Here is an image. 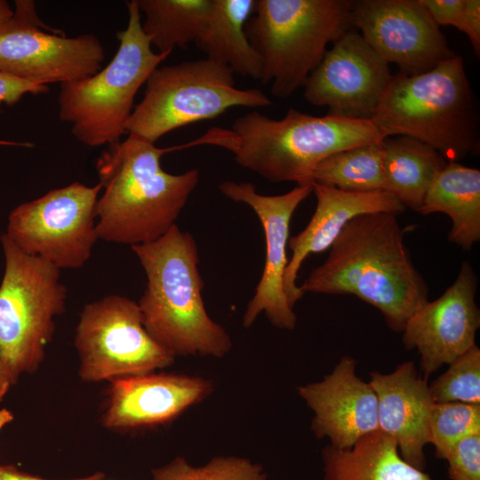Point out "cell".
I'll return each mask as SVG.
<instances>
[{
	"mask_svg": "<svg viewBox=\"0 0 480 480\" xmlns=\"http://www.w3.org/2000/svg\"><path fill=\"white\" fill-rule=\"evenodd\" d=\"M396 216L372 213L351 220L324 262L300 285L302 293L355 295L378 308L390 329L402 332L428 301V286L412 262Z\"/></svg>",
	"mask_w": 480,
	"mask_h": 480,
	"instance_id": "1",
	"label": "cell"
},
{
	"mask_svg": "<svg viewBox=\"0 0 480 480\" xmlns=\"http://www.w3.org/2000/svg\"><path fill=\"white\" fill-rule=\"evenodd\" d=\"M182 148H157L132 134L107 146L95 164L103 189L97 202L99 239L132 246L156 240L176 224L200 173L167 172L161 157Z\"/></svg>",
	"mask_w": 480,
	"mask_h": 480,
	"instance_id": "2",
	"label": "cell"
},
{
	"mask_svg": "<svg viewBox=\"0 0 480 480\" xmlns=\"http://www.w3.org/2000/svg\"><path fill=\"white\" fill-rule=\"evenodd\" d=\"M384 138L372 120L315 116L290 108L281 119L250 111L230 128H212L191 144L225 148L240 166L269 181L312 185L316 167L326 157Z\"/></svg>",
	"mask_w": 480,
	"mask_h": 480,
	"instance_id": "3",
	"label": "cell"
},
{
	"mask_svg": "<svg viewBox=\"0 0 480 480\" xmlns=\"http://www.w3.org/2000/svg\"><path fill=\"white\" fill-rule=\"evenodd\" d=\"M131 247L147 277L138 305L151 337L174 357L226 356L232 341L205 309L193 236L175 224L156 240Z\"/></svg>",
	"mask_w": 480,
	"mask_h": 480,
	"instance_id": "4",
	"label": "cell"
},
{
	"mask_svg": "<svg viewBox=\"0 0 480 480\" xmlns=\"http://www.w3.org/2000/svg\"><path fill=\"white\" fill-rule=\"evenodd\" d=\"M372 121L386 137L414 138L448 162L479 152L478 108L457 54L420 75H392Z\"/></svg>",
	"mask_w": 480,
	"mask_h": 480,
	"instance_id": "5",
	"label": "cell"
},
{
	"mask_svg": "<svg viewBox=\"0 0 480 480\" xmlns=\"http://www.w3.org/2000/svg\"><path fill=\"white\" fill-rule=\"evenodd\" d=\"M351 0H255L245 24L261 61L262 84L291 97L323 60L330 44L353 28Z\"/></svg>",
	"mask_w": 480,
	"mask_h": 480,
	"instance_id": "6",
	"label": "cell"
},
{
	"mask_svg": "<svg viewBox=\"0 0 480 480\" xmlns=\"http://www.w3.org/2000/svg\"><path fill=\"white\" fill-rule=\"evenodd\" d=\"M126 6L127 27L116 33L119 45L110 62L91 76L60 84V119L70 124L75 138L88 147L120 141L138 91L172 53L153 51L137 0Z\"/></svg>",
	"mask_w": 480,
	"mask_h": 480,
	"instance_id": "7",
	"label": "cell"
},
{
	"mask_svg": "<svg viewBox=\"0 0 480 480\" xmlns=\"http://www.w3.org/2000/svg\"><path fill=\"white\" fill-rule=\"evenodd\" d=\"M273 101L256 88L239 89L232 70L208 58L159 66L126 124L129 134L156 143L164 134L214 119L236 107L260 108Z\"/></svg>",
	"mask_w": 480,
	"mask_h": 480,
	"instance_id": "8",
	"label": "cell"
},
{
	"mask_svg": "<svg viewBox=\"0 0 480 480\" xmlns=\"http://www.w3.org/2000/svg\"><path fill=\"white\" fill-rule=\"evenodd\" d=\"M1 242L5 268L0 284V358L17 382L44 361L55 318L65 311L67 289L56 266L25 253L5 234Z\"/></svg>",
	"mask_w": 480,
	"mask_h": 480,
	"instance_id": "9",
	"label": "cell"
},
{
	"mask_svg": "<svg viewBox=\"0 0 480 480\" xmlns=\"http://www.w3.org/2000/svg\"><path fill=\"white\" fill-rule=\"evenodd\" d=\"M74 344L86 382L152 373L175 359L147 332L138 302L116 294L84 305Z\"/></svg>",
	"mask_w": 480,
	"mask_h": 480,
	"instance_id": "10",
	"label": "cell"
},
{
	"mask_svg": "<svg viewBox=\"0 0 480 480\" xmlns=\"http://www.w3.org/2000/svg\"><path fill=\"white\" fill-rule=\"evenodd\" d=\"M101 186L75 181L23 203L8 218L5 235L27 254L59 269L82 268L99 239L97 202Z\"/></svg>",
	"mask_w": 480,
	"mask_h": 480,
	"instance_id": "11",
	"label": "cell"
},
{
	"mask_svg": "<svg viewBox=\"0 0 480 480\" xmlns=\"http://www.w3.org/2000/svg\"><path fill=\"white\" fill-rule=\"evenodd\" d=\"M0 23V71L37 84L70 83L97 73L106 59L93 34L67 37L44 24L34 2L16 1Z\"/></svg>",
	"mask_w": 480,
	"mask_h": 480,
	"instance_id": "12",
	"label": "cell"
},
{
	"mask_svg": "<svg viewBox=\"0 0 480 480\" xmlns=\"http://www.w3.org/2000/svg\"><path fill=\"white\" fill-rule=\"evenodd\" d=\"M389 64L353 28L328 49L304 84V99L327 115L372 120L391 80Z\"/></svg>",
	"mask_w": 480,
	"mask_h": 480,
	"instance_id": "13",
	"label": "cell"
},
{
	"mask_svg": "<svg viewBox=\"0 0 480 480\" xmlns=\"http://www.w3.org/2000/svg\"><path fill=\"white\" fill-rule=\"evenodd\" d=\"M352 23L385 61L405 75L425 73L455 55L421 0L353 1Z\"/></svg>",
	"mask_w": 480,
	"mask_h": 480,
	"instance_id": "14",
	"label": "cell"
},
{
	"mask_svg": "<svg viewBox=\"0 0 480 480\" xmlns=\"http://www.w3.org/2000/svg\"><path fill=\"white\" fill-rule=\"evenodd\" d=\"M220 191L228 198L249 205L258 216L265 234L266 259L255 292L248 302L243 325L249 328L264 313L276 327L294 329L296 315L284 291V274L288 263L286 247L293 212L311 192L312 185H297L287 193L261 195L251 182L223 181Z\"/></svg>",
	"mask_w": 480,
	"mask_h": 480,
	"instance_id": "15",
	"label": "cell"
},
{
	"mask_svg": "<svg viewBox=\"0 0 480 480\" xmlns=\"http://www.w3.org/2000/svg\"><path fill=\"white\" fill-rule=\"evenodd\" d=\"M476 287V275L470 262L464 261L452 284L407 321L403 343L407 349L418 350L425 379L476 345L480 326Z\"/></svg>",
	"mask_w": 480,
	"mask_h": 480,
	"instance_id": "16",
	"label": "cell"
},
{
	"mask_svg": "<svg viewBox=\"0 0 480 480\" xmlns=\"http://www.w3.org/2000/svg\"><path fill=\"white\" fill-rule=\"evenodd\" d=\"M356 359L344 356L321 381L298 388L314 412L311 428L315 436L327 437L339 449L349 448L379 430L377 396L371 384L356 375Z\"/></svg>",
	"mask_w": 480,
	"mask_h": 480,
	"instance_id": "17",
	"label": "cell"
},
{
	"mask_svg": "<svg viewBox=\"0 0 480 480\" xmlns=\"http://www.w3.org/2000/svg\"><path fill=\"white\" fill-rule=\"evenodd\" d=\"M212 390L210 380L180 374H140L111 380L102 425L131 429L168 422Z\"/></svg>",
	"mask_w": 480,
	"mask_h": 480,
	"instance_id": "18",
	"label": "cell"
},
{
	"mask_svg": "<svg viewBox=\"0 0 480 480\" xmlns=\"http://www.w3.org/2000/svg\"><path fill=\"white\" fill-rule=\"evenodd\" d=\"M316 198L314 214L306 228L288 240L292 257L284 274V291L289 305L304 295L297 285L299 270L311 253L324 252L331 247L344 227L355 217L372 213H403L405 206L390 193L380 190L351 192L333 187L313 183Z\"/></svg>",
	"mask_w": 480,
	"mask_h": 480,
	"instance_id": "19",
	"label": "cell"
},
{
	"mask_svg": "<svg viewBox=\"0 0 480 480\" xmlns=\"http://www.w3.org/2000/svg\"><path fill=\"white\" fill-rule=\"evenodd\" d=\"M378 402L379 430L396 444L402 458L424 471V446L428 444L429 420L435 402L428 380L420 376L412 361L390 373L371 372L369 381Z\"/></svg>",
	"mask_w": 480,
	"mask_h": 480,
	"instance_id": "20",
	"label": "cell"
},
{
	"mask_svg": "<svg viewBox=\"0 0 480 480\" xmlns=\"http://www.w3.org/2000/svg\"><path fill=\"white\" fill-rule=\"evenodd\" d=\"M255 0H212L196 46L210 60L228 67L234 74L260 80L261 61L246 33Z\"/></svg>",
	"mask_w": 480,
	"mask_h": 480,
	"instance_id": "21",
	"label": "cell"
},
{
	"mask_svg": "<svg viewBox=\"0 0 480 480\" xmlns=\"http://www.w3.org/2000/svg\"><path fill=\"white\" fill-rule=\"evenodd\" d=\"M452 220L448 240L469 251L480 241V170L448 162L431 184L418 211Z\"/></svg>",
	"mask_w": 480,
	"mask_h": 480,
	"instance_id": "22",
	"label": "cell"
},
{
	"mask_svg": "<svg viewBox=\"0 0 480 480\" xmlns=\"http://www.w3.org/2000/svg\"><path fill=\"white\" fill-rule=\"evenodd\" d=\"M322 460L324 480H432L407 463L396 442L380 430L363 436L349 448L326 445Z\"/></svg>",
	"mask_w": 480,
	"mask_h": 480,
	"instance_id": "23",
	"label": "cell"
},
{
	"mask_svg": "<svg viewBox=\"0 0 480 480\" xmlns=\"http://www.w3.org/2000/svg\"><path fill=\"white\" fill-rule=\"evenodd\" d=\"M381 151L385 191L418 212L448 161L431 146L409 136L384 138Z\"/></svg>",
	"mask_w": 480,
	"mask_h": 480,
	"instance_id": "24",
	"label": "cell"
},
{
	"mask_svg": "<svg viewBox=\"0 0 480 480\" xmlns=\"http://www.w3.org/2000/svg\"><path fill=\"white\" fill-rule=\"evenodd\" d=\"M145 15L144 33L158 52L194 43L209 15L212 0H137Z\"/></svg>",
	"mask_w": 480,
	"mask_h": 480,
	"instance_id": "25",
	"label": "cell"
},
{
	"mask_svg": "<svg viewBox=\"0 0 480 480\" xmlns=\"http://www.w3.org/2000/svg\"><path fill=\"white\" fill-rule=\"evenodd\" d=\"M313 183L351 192L385 190L381 141L331 155L316 167Z\"/></svg>",
	"mask_w": 480,
	"mask_h": 480,
	"instance_id": "26",
	"label": "cell"
},
{
	"mask_svg": "<svg viewBox=\"0 0 480 480\" xmlns=\"http://www.w3.org/2000/svg\"><path fill=\"white\" fill-rule=\"evenodd\" d=\"M151 474L153 480H267L260 464L238 456H217L201 467L176 457L166 465L153 468Z\"/></svg>",
	"mask_w": 480,
	"mask_h": 480,
	"instance_id": "27",
	"label": "cell"
},
{
	"mask_svg": "<svg viewBox=\"0 0 480 480\" xmlns=\"http://www.w3.org/2000/svg\"><path fill=\"white\" fill-rule=\"evenodd\" d=\"M480 433V404L459 402L435 403L429 420L428 443L437 458L447 457L462 438Z\"/></svg>",
	"mask_w": 480,
	"mask_h": 480,
	"instance_id": "28",
	"label": "cell"
},
{
	"mask_svg": "<svg viewBox=\"0 0 480 480\" xmlns=\"http://www.w3.org/2000/svg\"><path fill=\"white\" fill-rule=\"evenodd\" d=\"M435 403L480 404V349L475 345L457 357L430 385Z\"/></svg>",
	"mask_w": 480,
	"mask_h": 480,
	"instance_id": "29",
	"label": "cell"
},
{
	"mask_svg": "<svg viewBox=\"0 0 480 480\" xmlns=\"http://www.w3.org/2000/svg\"><path fill=\"white\" fill-rule=\"evenodd\" d=\"M436 23L452 26L469 39L475 54H480L479 0H421Z\"/></svg>",
	"mask_w": 480,
	"mask_h": 480,
	"instance_id": "30",
	"label": "cell"
},
{
	"mask_svg": "<svg viewBox=\"0 0 480 480\" xmlns=\"http://www.w3.org/2000/svg\"><path fill=\"white\" fill-rule=\"evenodd\" d=\"M448 477L452 480H480V433L460 440L449 452Z\"/></svg>",
	"mask_w": 480,
	"mask_h": 480,
	"instance_id": "31",
	"label": "cell"
},
{
	"mask_svg": "<svg viewBox=\"0 0 480 480\" xmlns=\"http://www.w3.org/2000/svg\"><path fill=\"white\" fill-rule=\"evenodd\" d=\"M47 85L37 84L0 71V104L13 105L25 94H41Z\"/></svg>",
	"mask_w": 480,
	"mask_h": 480,
	"instance_id": "32",
	"label": "cell"
},
{
	"mask_svg": "<svg viewBox=\"0 0 480 480\" xmlns=\"http://www.w3.org/2000/svg\"><path fill=\"white\" fill-rule=\"evenodd\" d=\"M104 478H105V474L103 472H96L92 475L86 476L84 477L63 479V480H103ZM0 480H51V479H44L37 476L22 472L19 470L13 465H1L0 464Z\"/></svg>",
	"mask_w": 480,
	"mask_h": 480,
	"instance_id": "33",
	"label": "cell"
},
{
	"mask_svg": "<svg viewBox=\"0 0 480 480\" xmlns=\"http://www.w3.org/2000/svg\"><path fill=\"white\" fill-rule=\"evenodd\" d=\"M15 383L8 367L0 358V401L3 400L10 387Z\"/></svg>",
	"mask_w": 480,
	"mask_h": 480,
	"instance_id": "34",
	"label": "cell"
},
{
	"mask_svg": "<svg viewBox=\"0 0 480 480\" xmlns=\"http://www.w3.org/2000/svg\"><path fill=\"white\" fill-rule=\"evenodd\" d=\"M13 15V11L9 4L4 0H0V23L10 19Z\"/></svg>",
	"mask_w": 480,
	"mask_h": 480,
	"instance_id": "35",
	"label": "cell"
},
{
	"mask_svg": "<svg viewBox=\"0 0 480 480\" xmlns=\"http://www.w3.org/2000/svg\"><path fill=\"white\" fill-rule=\"evenodd\" d=\"M13 419V415L11 411L7 409H1L0 410V429L11 422Z\"/></svg>",
	"mask_w": 480,
	"mask_h": 480,
	"instance_id": "36",
	"label": "cell"
}]
</instances>
